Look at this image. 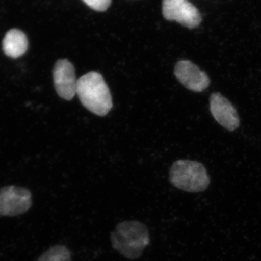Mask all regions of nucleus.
Masks as SVG:
<instances>
[{
	"mask_svg": "<svg viewBox=\"0 0 261 261\" xmlns=\"http://www.w3.org/2000/svg\"><path fill=\"white\" fill-rule=\"evenodd\" d=\"M163 14L189 29L198 27L202 20L198 10L188 0H163Z\"/></svg>",
	"mask_w": 261,
	"mask_h": 261,
	"instance_id": "5",
	"label": "nucleus"
},
{
	"mask_svg": "<svg viewBox=\"0 0 261 261\" xmlns=\"http://www.w3.org/2000/svg\"><path fill=\"white\" fill-rule=\"evenodd\" d=\"M37 261H71V255L64 245H56L41 255Z\"/></svg>",
	"mask_w": 261,
	"mask_h": 261,
	"instance_id": "10",
	"label": "nucleus"
},
{
	"mask_svg": "<svg viewBox=\"0 0 261 261\" xmlns=\"http://www.w3.org/2000/svg\"><path fill=\"white\" fill-rule=\"evenodd\" d=\"M28 49V39L22 31L13 29L5 34L3 40V49L7 56L15 59L23 56Z\"/></svg>",
	"mask_w": 261,
	"mask_h": 261,
	"instance_id": "9",
	"label": "nucleus"
},
{
	"mask_svg": "<svg viewBox=\"0 0 261 261\" xmlns=\"http://www.w3.org/2000/svg\"><path fill=\"white\" fill-rule=\"evenodd\" d=\"M169 179L173 186L188 192L204 191L211 182L205 166L188 160H179L173 163Z\"/></svg>",
	"mask_w": 261,
	"mask_h": 261,
	"instance_id": "3",
	"label": "nucleus"
},
{
	"mask_svg": "<svg viewBox=\"0 0 261 261\" xmlns=\"http://www.w3.org/2000/svg\"><path fill=\"white\" fill-rule=\"evenodd\" d=\"M210 109L215 119L226 129L233 130L240 126L236 109L222 94L217 92L211 94Z\"/></svg>",
	"mask_w": 261,
	"mask_h": 261,
	"instance_id": "8",
	"label": "nucleus"
},
{
	"mask_svg": "<svg viewBox=\"0 0 261 261\" xmlns=\"http://www.w3.org/2000/svg\"><path fill=\"white\" fill-rule=\"evenodd\" d=\"M174 74L187 89L193 92H203L210 84V80L205 72L202 71L192 62L187 60L176 63Z\"/></svg>",
	"mask_w": 261,
	"mask_h": 261,
	"instance_id": "7",
	"label": "nucleus"
},
{
	"mask_svg": "<svg viewBox=\"0 0 261 261\" xmlns=\"http://www.w3.org/2000/svg\"><path fill=\"white\" fill-rule=\"evenodd\" d=\"M32 205L28 189L10 185L0 188V216H16L25 214Z\"/></svg>",
	"mask_w": 261,
	"mask_h": 261,
	"instance_id": "4",
	"label": "nucleus"
},
{
	"mask_svg": "<svg viewBox=\"0 0 261 261\" xmlns=\"http://www.w3.org/2000/svg\"><path fill=\"white\" fill-rule=\"evenodd\" d=\"M76 94L84 107L97 116H106L112 109L109 87L97 72H89L79 79Z\"/></svg>",
	"mask_w": 261,
	"mask_h": 261,
	"instance_id": "2",
	"label": "nucleus"
},
{
	"mask_svg": "<svg viewBox=\"0 0 261 261\" xmlns=\"http://www.w3.org/2000/svg\"><path fill=\"white\" fill-rule=\"evenodd\" d=\"M114 250L129 260H135L142 255L150 243L148 228L138 221H125L116 225L111 234Z\"/></svg>",
	"mask_w": 261,
	"mask_h": 261,
	"instance_id": "1",
	"label": "nucleus"
},
{
	"mask_svg": "<svg viewBox=\"0 0 261 261\" xmlns=\"http://www.w3.org/2000/svg\"><path fill=\"white\" fill-rule=\"evenodd\" d=\"M53 81L57 94L70 101L76 94L77 80L75 68L68 60H58L53 68Z\"/></svg>",
	"mask_w": 261,
	"mask_h": 261,
	"instance_id": "6",
	"label": "nucleus"
},
{
	"mask_svg": "<svg viewBox=\"0 0 261 261\" xmlns=\"http://www.w3.org/2000/svg\"><path fill=\"white\" fill-rule=\"evenodd\" d=\"M89 8L97 11H105L109 8L111 0H83Z\"/></svg>",
	"mask_w": 261,
	"mask_h": 261,
	"instance_id": "11",
	"label": "nucleus"
}]
</instances>
